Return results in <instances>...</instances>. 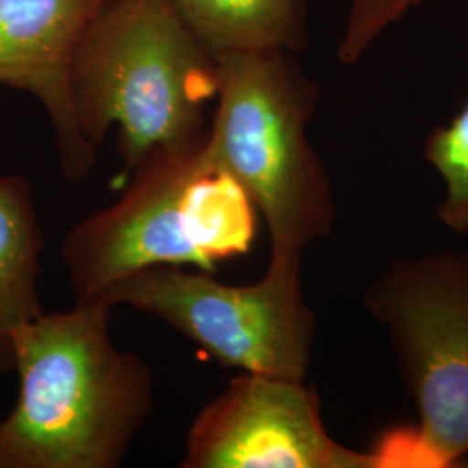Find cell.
<instances>
[{"label": "cell", "instance_id": "6da1fadb", "mask_svg": "<svg viewBox=\"0 0 468 468\" xmlns=\"http://www.w3.org/2000/svg\"><path fill=\"white\" fill-rule=\"evenodd\" d=\"M112 307L77 301L15 336L19 388L0 420V468H117L154 404L151 369L120 351Z\"/></svg>", "mask_w": 468, "mask_h": 468}, {"label": "cell", "instance_id": "7a4b0ae2", "mask_svg": "<svg viewBox=\"0 0 468 468\" xmlns=\"http://www.w3.org/2000/svg\"><path fill=\"white\" fill-rule=\"evenodd\" d=\"M218 94V54L172 0H108L73 54L69 96L98 150L118 129L122 177L156 151L198 148Z\"/></svg>", "mask_w": 468, "mask_h": 468}, {"label": "cell", "instance_id": "3957f363", "mask_svg": "<svg viewBox=\"0 0 468 468\" xmlns=\"http://www.w3.org/2000/svg\"><path fill=\"white\" fill-rule=\"evenodd\" d=\"M290 50L218 56L207 150L266 220L271 259L302 257L336 220L332 181L307 137L319 87Z\"/></svg>", "mask_w": 468, "mask_h": 468}, {"label": "cell", "instance_id": "277c9868", "mask_svg": "<svg viewBox=\"0 0 468 468\" xmlns=\"http://www.w3.org/2000/svg\"><path fill=\"white\" fill-rule=\"evenodd\" d=\"M129 177L117 203L79 222L61 243L77 301H92L143 269L214 272L250 251L259 212L218 168L207 139L193 150L151 153Z\"/></svg>", "mask_w": 468, "mask_h": 468}, {"label": "cell", "instance_id": "5b68a950", "mask_svg": "<svg viewBox=\"0 0 468 468\" xmlns=\"http://www.w3.org/2000/svg\"><path fill=\"white\" fill-rule=\"evenodd\" d=\"M98 301L133 305L195 342L222 368L303 382L316 338V314L302 290V257L269 259L250 284L183 266L143 269L104 290Z\"/></svg>", "mask_w": 468, "mask_h": 468}, {"label": "cell", "instance_id": "8992f818", "mask_svg": "<svg viewBox=\"0 0 468 468\" xmlns=\"http://www.w3.org/2000/svg\"><path fill=\"white\" fill-rule=\"evenodd\" d=\"M363 303L388 335L423 450L434 467H458L468 456V251L396 259Z\"/></svg>", "mask_w": 468, "mask_h": 468}, {"label": "cell", "instance_id": "52a82bcc", "mask_svg": "<svg viewBox=\"0 0 468 468\" xmlns=\"http://www.w3.org/2000/svg\"><path fill=\"white\" fill-rule=\"evenodd\" d=\"M183 468H380L328 434L314 387L243 373L200 410Z\"/></svg>", "mask_w": 468, "mask_h": 468}, {"label": "cell", "instance_id": "ba28073f", "mask_svg": "<svg viewBox=\"0 0 468 468\" xmlns=\"http://www.w3.org/2000/svg\"><path fill=\"white\" fill-rule=\"evenodd\" d=\"M108 0H0V85L42 102L61 172L79 183L94 167L71 106L69 68L89 25Z\"/></svg>", "mask_w": 468, "mask_h": 468}, {"label": "cell", "instance_id": "9c48e42d", "mask_svg": "<svg viewBox=\"0 0 468 468\" xmlns=\"http://www.w3.org/2000/svg\"><path fill=\"white\" fill-rule=\"evenodd\" d=\"M44 236L34 187L23 176H0V377L15 371V336L38 318Z\"/></svg>", "mask_w": 468, "mask_h": 468}, {"label": "cell", "instance_id": "30bf717a", "mask_svg": "<svg viewBox=\"0 0 468 468\" xmlns=\"http://www.w3.org/2000/svg\"><path fill=\"white\" fill-rule=\"evenodd\" d=\"M191 30L216 54L309 46L305 0H172Z\"/></svg>", "mask_w": 468, "mask_h": 468}, {"label": "cell", "instance_id": "8fae6325", "mask_svg": "<svg viewBox=\"0 0 468 468\" xmlns=\"http://www.w3.org/2000/svg\"><path fill=\"white\" fill-rule=\"evenodd\" d=\"M423 158L444 186L439 220L452 233L468 234V100L448 123L427 135Z\"/></svg>", "mask_w": 468, "mask_h": 468}, {"label": "cell", "instance_id": "7c38bea8", "mask_svg": "<svg viewBox=\"0 0 468 468\" xmlns=\"http://www.w3.org/2000/svg\"><path fill=\"white\" fill-rule=\"evenodd\" d=\"M423 0H349L347 19L338 42L342 65L359 63L378 38Z\"/></svg>", "mask_w": 468, "mask_h": 468}, {"label": "cell", "instance_id": "4fadbf2b", "mask_svg": "<svg viewBox=\"0 0 468 468\" xmlns=\"http://www.w3.org/2000/svg\"><path fill=\"white\" fill-rule=\"evenodd\" d=\"M456 468H468V456L467 458H463V460L458 463V467Z\"/></svg>", "mask_w": 468, "mask_h": 468}]
</instances>
